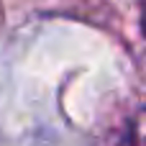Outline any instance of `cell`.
<instances>
[{
	"label": "cell",
	"instance_id": "cell-1",
	"mask_svg": "<svg viewBox=\"0 0 146 146\" xmlns=\"http://www.w3.org/2000/svg\"><path fill=\"white\" fill-rule=\"evenodd\" d=\"M131 139L126 141V144H121V146H141V123L139 121H133V126H131Z\"/></svg>",
	"mask_w": 146,
	"mask_h": 146
}]
</instances>
